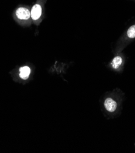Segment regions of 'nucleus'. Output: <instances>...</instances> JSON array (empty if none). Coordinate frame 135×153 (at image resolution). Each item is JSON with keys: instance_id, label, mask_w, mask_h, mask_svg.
I'll list each match as a JSON object with an SVG mask.
<instances>
[{"instance_id": "1", "label": "nucleus", "mask_w": 135, "mask_h": 153, "mask_svg": "<svg viewBox=\"0 0 135 153\" xmlns=\"http://www.w3.org/2000/svg\"><path fill=\"white\" fill-rule=\"evenodd\" d=\"M15 14L18 19L23 20H29L31 17V12L26 7H19L17 9Z\"/></svg>"}, {"instance_id": "2", "label": "nucleus", "mask_w": 135, "mask_h": 153, "mask_svg": "<svg viewBox=\"0 0 135 153\" xmlns=\"http://www.w3.org/2000/svg\"><path fill=\"white\" fill-rule=\"evenodd\" d=\"M42 13V8L39 4H35L31 11V17L34 20L39 19Z\"/></svg>"}, {"instance_id": "3", "label": "nucleus", "mask_w": 135, "mask_h": 153, "mask_svg": "<svg viewBox=\"0 0 135 153\" xmlns=\"http://www.w3.org/2000/svg\"><path fill=\"white\" fill-rule=\"evenodd\" d=\"M104 105L105 109L110 112H113L116 111L117 108V103L112 98H108L105 101Z\"/></svg>"}, {"instance_id": "4", "label": "nucleus", "mask_w": 135, "mask_h": 153, "mask_svg": "<svg viewBox=\"0 0 135 153\" xmlns=\"http://www.w3.org/2000/svg\"><path fill=\"white\" fill-rule=\"evenodd\" d=\"M31 73V69L29 67L25 66L20 68V78L24 80L28 79Z\"/></svg>"}, {"instance_id": "5", "label": "nucleus", "mask_w": 135, "mask_h": 153, "mask_svg": "<svg viewBox=\"0 0 135 153\" xmlns=\"http://www.w3.org/2000/svg\"><path fill=\"white\" fill-rule=\"evenodd\" d=\"M122 63V57L119 56H117L113 59V61L111 62V65L113 68L117 69L121 65Z\"/></svg>"}, {"instance_id": "6", "label": "nucleus", "mask_w": 135, "mask_h": 153, "mask_svg": "<svg viewBox=\"0 0 135 153\" xmlns=\"http://www.w3.org/2000/svg\"><path fill=\"white\" fill-rule=\"evenodd\" d=\"M127 34L130 39L135 38V25L129 27V29L127 30Z\"/></svg>"}]
</instances>
